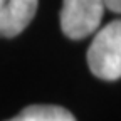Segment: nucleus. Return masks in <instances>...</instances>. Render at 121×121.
<instances>
[{"label":"nucleus","mask_w":121,"mask_h":121,"mask_svg":"<svg viewBox=\"0 0 121 121\" xmlns=\"http://www.w3.org/2000/svg\"><path fill=\"white\" fill-rule=\"evenodd\" d=\"M86 59L96 78L104 81L121 78V19L96 30Z\"/></svg>","instance_id":"nucleus-1"},{"label":"nucleus","mask_w":121,"mask_h":121,"mask_svg":"<svg viewBox=\"0 0 121 121\" xmlns=\"http://www.w3.org/2000/svg\"><path fill=\"white\" fill-rule=\"evenodd\" d=\"M104 10L103 0H64L59 13L64 35L81 40L94 34L101 25Z\"/></svg>","instance_id":"nucleus-2"},{"label":"nucleus","mask_w":121,"mask_h":121,"mask_svg":"<svg viewBox=\"0 0 121 121\" xmlns=\"http://www.w3.org/2000/svg\"><path fill=\"white\" fill-rule=\"evenodd\" d=\"M37 0H0V37H15L30 24Z\"/></svg>","instance_id":"nucleus-3"},{"label":"nucleus","mask_w":121,"mask_h":121,"mask_svg":"<svg viewBox=\"0 0 121 121\" xmlns=\"http://www.w3.org/2000/svg\"><path fill=\"white\" fill-rule=\"evenodd\" d=\"M7 121H76V118L60 106L52 104H34L24 108L15 118Z\"/></svg>","instance_id":"nucleus-4"},{"label":"nucleus","mask_w":121,"mask_h":121,"mask_svg":"<svg viewBox=\"0 0 121 121\" xmlns=\"http://www.w3.org/2000/svg\"><path fill=\"white\" fill-rule=\"evenodd\" d=\"M104 9L111 10L113 13H121V0H103Z\"/></svg>","instance_id":"nucleus-5"}]
</instances>
